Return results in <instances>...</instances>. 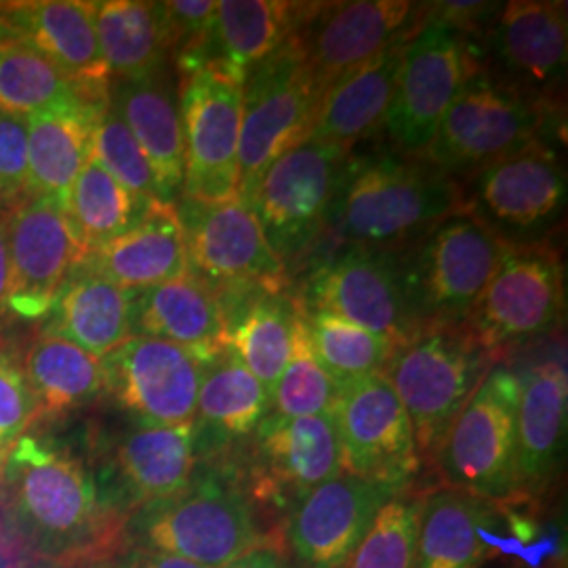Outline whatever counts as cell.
Instances as JSON below:
<instances>
[{"label":"cell","mask_w":568,"mask_h":568,"mask_svg":"<svg viewBox=\"0 0 568 568\" xmlns=\"http://www.w3.org/2000/svg\"><path fill=\"white\" fill-rule=\"evenodd\" d=\"M295 302V300H293ZM314 356L339 387L382 373L394 345L337 314L295 302Z\"/></svg>","instance_id":"ab89813d"},{"label":"cell","mask_w":568,"mask_h":568,"mask_svg":"<svg viewBox=\"0 0 568 568\" xmlns=\"http://www.w3.org/2000/svg\"><path fill=\"white\" fill-rule=\"evenodd\" d=\"M105 102H81L26 119L28 190L65 211L70 190L91 156L95 124Z\"/></svg>","instance_id":"f1b7e54d"},{"label":"cell","mask_w":568,"mask_h":568,"mask_svg":"<svg viewBox=\"0 0 568 568\" xmlns=\"http://www.w3.org/2000/svg\"><path fill=\"white\" fill-rule=\"evenodd\" d=\"M131 335L180 345L204 365L227 349L225 316L217 297L194 276L129 291Z\"/></svg>","instance_id":"cb8c5ba5"},{"label":"cell","mask_w":568,"mask_h":568,"mask_svg":"<svg viewBox=\"0 0 568 568\" xmlns=\"http://www.w3.org/2000/svg\"><path fill=\"white\" fill-rule=\"evenodd\" d=\"M7 239L11 265L7 307L18 318H42L61 284L82 264L84 251L60 206L34 196L9 211Z\"/></svg>","instance_id":"ffe728a7"},{"label":"cell","mask_w":568,"mask_h":568,"mask_svg":"<svg viewBox=\"0 0 568 568\" xmlns=\"http://www.w3.org/2000/svg\"><path fill=\"white\" fill-rule=\"evenodd\" d=\"M227 347L272 392L293 352L297 307L286 291H255L222 305Z\"/></svg>","instance_id":"e575fe53"},{"label":"cell","mask_w":568,"mask_h":568,"mask_svg":"<svg viewBox=\"0 0 568 568\" xmlns=\"http://www.w3.org/2000/svg\"><path fill=\"white\" fill-rule=\"evenodd\" d=\"M501 7V2H429L424 4V16L476 41V34L488 32Z\"/></svg>","instance_id":"7dc6e473"},{"label":"cell","mask_w":568,"mask_h":568,"mask_svg":"<svg viewBox=\"0 0 568 568\" xmlns=\"http://www.w3.org/2000/svg\"><path fill=\"white\" fill-rule=\"evenodd\" d=\"M20 41L18 34L7 26V21L0 18V42Z\"/></svg>","instance_id":"816d5d0a"},{"label":"cell","mask_w":568,"mask_h":568,"mask_svg":"<svg viewBox=\"0 0 568 568\" xmlns=\"http://www.w3.org/2000/svg\"><path fill=\"white\" fill-rule=\"evenodd\" d=\"M565 265L546 243L508 244L466 325L497 354L548 333L565 314Z\"/></svg>","instance_id":"7c38bea8"},{"label":"cell","mask_w":568,"mask_h":568,"mask_svg":"<svg viewBox=\"0 0 568 568\" xmlns=\"http://www.w3.org/2000/svg\"><path fill=\"white\" fill-rule=\"evenodd\" d=\"M508 243L469 211L432 227L400 251L406 295L419 325L466 323Z\"/></svg>","instance_id":"52a82bcc"},{"label":"cell","mask_w":568,"mask_h":568,"mask_svg":"<svg viewBox=\"0 0 568 568\" xmlns=\"http://www.w3.org/2000/svg\"><path fill=\"white\" fill-rule=\"evenodd\" d=\"M7 448H9V445L0 438V464H2V457H4V453H7Z\"/></svg>","instance_id":"f5cc1de1"},{"label":"cell","mask_w":568,"mask_h":568,"mask_svg":"<svg viewBox=\"0 0 568 568\" xmlns=\"http://www.w3.org/2000/svg\"><path fill=\"white\" fill-rule=\"evenodd\" d=\"M293 300L337 314L394 347L422 326L406 295L400 251L347 246L316 265Z\"/></svg>","instance_id":"5bb4252c"},{"label":"cell","mask_w":568,"mask_h":568,"mask_svg":"<svg viewBox=\"0 0 568 568\" xmlns=\"http://www.w3.org/2000/svg\"><path fill=\"white\" fill-rule=\"evenodd\" d=\"M185 175L182 196L227 201L239 196L243 82L199 63L180 70Z\"/></svg>","instance_id":"4fadbf2b"},{"label":"cell","mask_w":568,"mask_h":568,"mask_svg":"<svg viewBox=\"0 0 568 568\" xmlns=\"http://www.w3.org/2000/svg\"><path fill=\"white\" fill-rule=\"evenodd\" d=\"M114 568H204L183 560L180 556L164 554L156 549L135 548L131 549L126 556H122Z\"/></svg>","instance_id":"c3c4849f"},{"label":"cell","mask_w":568,"mask_h":568,"mask_svg":"<svg viewBox=\"0 0 568 568\" xmlns=\"http://www.w3.org/2000/svg\"><path fill=\"white\" fill-rule=\"evenodd\" d=\"M347 150L305 140L265 169L246 204L265 241L286 267L323 234L335 203Z\"/></svg>","instance_id":"8fae6325"},{"label":"cell","mask_w":568,"mask_h":568,"mask_svg":"<svg viewBox=\"0 0 568 568\" xmlns=\"http://www.w3.org/2000/svg\"><path fill=\"white\" fill-rule=\"evenodd\" d=\"M493 504L457 488L427 493L419 509L417 554L413 568H480L493 551L487 527Z\"/></svg>","instance_id":"1f68e13d"},{"label":"cell","mask_w":568,"mask_h":568,"mask_svg":"<svg viewBox=\"0 0 568 568\" xmlns=\"http://www.w3.org/2000/svg\"><path fill=\"white\" fill-rule=\"evenodd\" d=\"M133 537L138 548L173 554L204 568H224L267 544L253 497L222 471L192 478L175 497L140 509Z\"/></svg>","instance_id":"3957f363"},{"label":"cell","mask_w":568,"mask_h":568,"mask_svg":"<svg viewBox=\"0 0 568 568\" xmlns=\"http://www.w3.org/2000/svg\"><path fill=\"white\" fill-rule=\"evenodd\" d=\"M331 413L339 432L344 474L406 493L422 462L405 406L384 373L339 387Z\"/></svg>","instance_id":"e0dca14e"},{"label":"cell","mask_w":568,"mask_h":568,"mask_svg":"<svg viewBox=\"0 0 568 568\" xmlns=\"http://www.w3.org/2000/svg\"><path fill=\"white\" fill-rule=\"evenodd\" d=\"M405 490L342 474L288 511L284 535L297 568H344L379 508Z\"/></svg>","instance_id":"d6986e66"},{"label":"cell","mask_w":568,"mask_h":568,"mask_svg":"<svg viewBox=\"0 0 568 568\" xmlns=\"http://www.w3.org/2000/svg\"><path fill=\"white\" fill-rule=\"evenodd\" d=\"M270 415V394L227 347L201 368L196 400L199 429L220 440L248 438Z\"/></svg>","instance_id":"d590c367"},{"label":"cell","mask_w":568,"mask_h":568,"mask_svg":"<svg viewBox=\"0 0 568 568\" xmlns=\"http://www.w3.org/2000/svg\"><path fill=\"white\" fill-rule=\"evenodd\" d=\"M339 396V386L314 356L304 323L297 312L293 352L283 375L270 398V415L276 417H307L331 413Z\"/></svg>","instance_id":"60d3db41"},{"label":"cell","mask_w":568,"mask_h":568,"mask_svg":"<svg viewBox=\"0 0 568 568\" xmlns=\"http://www.w3.org/2000/svg\"><path fill=\"white\" fill-rule=\"evenodd\" d=\"M549 112V100L528 95L480 70L450 103L422 156L459 182V178H471L488 164L544 142Z\"/></svg>","instance_id":"5b68a950"},{"label":"cell","mask_w":568,"mask_h":568,"mask_svg":"<svg viewBox=\"0 0 568 568\" xmlns=\"http://www.w3.org/2000/svg\"><path fill=\"white\" fill-rule=\"evenodd\" d=\"M459 211H466L459 182L422 156L379 154L345 161L328 220L349 246L400 251Z\"/></svg>","instance_id":"6da1fadb"},{"label":"cell","mask_w":568,"mask_h":568,"mask_svg":"<svg viewBox=\"0 0 568 568\" xmlns=\"http://www.w3.org/2000/svg\"><path fill=\"white\" fill-rule=\"evenodd\" d=\"M485 70L499 81L548 100L565 79L568 21L565 2L511 0L487 32Z\"/></svg>","instance_id":"7402d4cb"},{"label":"cell","mask_w":568,"mask_h":568,"mask_svg":"<svg viewBox=\"0 0 568 568\" xmlns=\"http://www.w3.org/2000/svg\"><path fill=\"white\" fill-rule=\"evenodd\" d=\"M37 413L39 406L23 368L0 352V438L11 447L32 424Z\"/></svg>","instance_id":"f6af8a7d"},{"label":"cell","mask_w":568,"mask_h":568,"mask_svg":"<svg viewBox=\"0 0 568 568\" xmlns=\"http://www.w3.org/2000/svg\"><path fill=\"white\" fill-rule=\"evenodd\" d=\"M422 499L408 493L386 501L344 568H413Z\"/></svg>","instance_id":"b9f144b4"},{"label":"cell","mask_w":568,"mask_h":568,"mask_svg":"<svg viewBox=\"0 0 568 568\" xmlns=\"http://www.w3.org/2000/svg\"><path fill=\"white\" fill-rule=\"evenodd\" d=\"M91 156L133 196L150 203H164L156 175L140 143L135 142L133 133L110 103H105L102 116L95 124Z\"/></svg>","instance_id":"7bdbcfd3"},{"label":"cell","mask_w":568,"mask_h":568,"mask_svg":"<svg viewBox=\"0 0 568 568\" xmlns=\"http://www.w3.org/2000/svg\"><path fill=\"white\" fill-rule=\"evenodd\" d=\"M108 103L140 143L164 203H175L182 196L185 148L180 100L164 70L140 81H110Z\"/></svg>","instance_id":"d4e9b609"},{"label":"cell","mask_w":568,"mask_h":568,"mask_svg":"<svg viewBox=\"0 0 568 568\" xmlns=\"http://www.w3.org/2000/svg\"><path fill=\"white\" fill-rule=\"evenodd\" d=\"M253 438L255 497L262 501H274L291 511L307 493L344 474L333 413L307 417L267 415Z\"/></svg>","instance_id":"44dd1931"},{"label":"cell","mask_w":568,"mask_h":568,"mask_svg":"<svg viewBox=\"0 0 568 568\" xmlns=\"http://www.w3.org/2000/svg\"><path fill=\"white\" fill-rule=\"evenodd\" d=\"M21 368L42 413L81 408L105 389L102 358L53 335L28 347Z\"/></svg>","instance_id":"8d00e7d4"},{"label":"cell","mask_w":568,"mask_h":568,"mask_svg":"<svg viewBox=\"0 0 568 568\" xmlns=\"http://www.w3.org/2000/svg\"><path fill=\"white\" fill-rule=\"evenodd\" d=\"M568 377L562 358H548L520 377V493H541L558 474L567 445Z\"/></svg>","instance_id":"83f0119b"},{"label":"cell","mask_w":568,"mask_h":568,"mask_svg":"<svg viewBox=\"0 0 568 568\" xmlns=\"http://www.w3.org/2000/svg\"><path fill=\"white\" fill-rule=\"evenodd\" d=\"M520 375L493 365L471 394L436 457V466L457 488L488 504L520 497L518 474Z\"/></svg>","instance_id":"8992f818"},{"label":"cell","mask_w":568,"mask_h":568,"mask_svg":"<svg viewBox=\"0 0 568 568\" xmlns=\"http://www.w3.org/2000/svg\"><path fill=\"white\" fill-rule=\"evenodd\" d=\"M480 70L483 53L474 39L445 23L424 20L405 41L394 98L384 129L392 143L422 156L450 103Z\"/></svg>","instance_id":"9c48e42d"},{"label":"cell","mask_w":568,"mask_h":568,"mask_svg":"<svg viewBox=\"0 0 568 568\" xmlns=\"http://www.w3.org/2000/svg\"><path fill=\"white\" fill-rule=\"evenodd\" d=\"M39 568H70V567H60V565H49V567H39Z\"/></svg>","instance_id":"db71d44e"},{"label":"cell","mask_w":568,"mask_h":568,"mask_svg":"<svg viewBox=\"0 0 568 568\" xmlns=\"http://www.w3.org/2000/svg\"><path fill=\"white\" fill-rule=\"evenodd\" d=\"M105 389L143 426L196 419L201 361L180 345L131 335L102 358Z\"/></svg>","instance_id":"ac0fdd59"},{"label":"cell","mask_w":568,"mask_h":568,"mask_svg":"<svg viewBox=\"0 0 568 568\" xmlns=\"http://www.w3.org/2000/svg\"><path fill=\"white\" fill-rule=\"evenodd\" d=\"M406 39L389 44L377 58L347 72L326 89L307 140L349 152L354 143L365 140L384 124Z\"/></svg>","instance_id":"f546056e"},{"label":"cell","mask_w":568,"mask_h":568,"mask_svg":"<svg viewBox=\"0 0 568 568\" xmlns=\"http://www.w3.org/2000/svg\"><path fill=\"white\" fill-rule=\"evenodd\" d=\"M201 448L194 422L129 432L116 447V467L131 501L142 509L182 493L194 478Z\"/></svg>","instance_id":"4dcf8cb0"},{"label":"cell","mask_w":568,"mask_h":568,"mask_svg":"<svg viewBox=\"0 0 568 568\" xmlns=\"http://www.w3.org/2000/svg\"><path fill=\"white\" fill-rule=\"evenodd\" d=\"M304 2L222 0L211 37L201 53L178 61V68L209 63L244 84V79L291 39Z\"/></svg>","instance_id":"484cf974"},{"label":"cell","mask_w":568,"mask_h":568,"mask_svg":"<svg viewBox=\"0 0 568 568\" xmlns=\"http://www.w3.org/2000/svg\"><path fill=\"white\" fill-rule=\"evenodd\" d=\"M9 211L0 206V321L9 314V286H11V265H9V239H7Z\"/></svg>","instance_id":"f907efd6"},{"label":"cell","mask_w":568,"mask_h":568,"mask_svg":"<svg viewBox=\"0 0 568 568\" xmlns=\"http://www.w3.org/2000/svg\"><path fill=\"white\" fill-rule=\"evenodd\" d=\"M159 203V201H154ZM89 156L65 203V217L84 255L119 239L150 209Z\"/></svg>","instance_id":"74e56055"},{"label":"cell","mask_w":568,"mask_h":568,"mask_svg":"<svg viewBox=\"0 0 568 568\" xmlns=\"http://www.w3.org/2000/svg\"><path fill=\"white\" fill-rule=\"evenodd\" d=\"M493 361L466 323L422 325L392 349L382 373L405 406L422 466L436 464L448 429Z\"/></svg>","instance_id":"7a4b0ae2"},{"label":"cell","mask_w":568,"mask_h":568,"mask_svg":"<svg viewBox=\"0 0 568 568\" xmlns=\"http://www.w3.org/2000/svg\"><path fill=\"white\" fill-rule=\"evenodd\" d=\"M224 568H297L293 565V560L284 554L283 549L274 548L270 544L260 546V548L246 551L241 558H236L234 562L225 565Z\"/></svg>","instance_id":"681fc988"},{"label":"cell","mask_w":568,"mask_h":568,"mask_svg":"<svg viewBox=\"0 0 568 568\" xmlns=\"http://www.w3.org/2000/svg\"><path fill=\"white\" fill-rule=\"evenodd\" d=\"M0 18L51 61L65 79L98 100H108L110 72L93 26V2L20 0L0 2Z\"/></svg>","instance_id":"603a6c76"},{"label":"cell","mask_w":568,"mask_h":568,"mask_svg":"<svg viewBox=\"0 0 568 568\" xmlns=\"http://www.w3.org/2000/svg\"><path fill=\"white\" fill-rule=\"evenodd\" d=\"M2 483L18 525L34 546L68 556L98 539L102 504L74 457L20 436L2 457Z\"/></svg>","instance_id":"277c9868"},{"label":"cell","mask_w":568,"mask_h":568,"mask_svg":"<svg viewBox=\"0 0 568 568\" xmlns=\"http://www.w3.org/2000/svg\"><path fill=\"white\" fill-rule=\"evenodd\" d=\"M469 180L466 211L508 244L537 243L565 215L567 171L546 142L488 164Z\"/></svg>","instance_id":"9a60e30c"},{"label":"cell","mask_w":568,"mask_h":568,"mask_svg":"<svg viewBox=\"0 0 568 568\" xmlns=\"http://www.w3.org/2000/svg\"><path fill=\"white\" fill-rule=\"evenodd\" d=\"M323 95L325 89L293 39L244 79L239 145V199L244 203L265 169L310 138Z\"/></svg>","instance_id":"30bf717a"},{"label":"cell","mask_w":568,"mask_h":568,"mask_svg":"<svg viewBox=\"0 0 568 568\" xmlns=\"http://www.w3.org/2000/svg\"><path fill=\"white\" fill-rule=\"evenodd\" d=\"M28 190V124L0 112V201H13Z\"/></svg>","instance_id":"bcb514c9"},{"label":"cell","mask_w":568,"mask_h":568,"mask_svg":"<svg viewBox=\"0 0 568 568\" xmlns=\"http://www.w3.org/2000/svg\"><path fill=\"white\" fill-rule=\"evenodd\" d=\"M81 102H105L87 93L28 42H0V112L30 119Z\"/></svg>","instance_id":"f35d334b"},{"label":"cell","mask_w":568,"mask_h":568,"mask_svg":"<svg viewBox=\"0 0 568 568\" xmlns=\"http://www.w3.org/2000/svg\"><path fill=\"white\" fill-rule=\"evenodd\" d=\"M163 11L175 61L201 53L213 30L217 2L215 0H169L163 2Z\"/></svg>","instance_id":"ee69618b"},{"label":"cell","mask_w":568,"mask_h":568,"mask_svg":"<svg viewBox=\"0 0 568 568\" xmlns=\"http://www.w3.org/2000/svg\"><path fill=\"white\" fill-rule=\"evenodd\" d=\"M173 209L182 224L187 272L220 305L255 291H286L288 272L272 253L262 225L243 199L180 196Z\"/></svg>","instance_id":"ba28073f"},{"label":"cell","mask_w":568,"mask_h":568,"mask_svg":"<svg viewBox=\"0 0 568 568\" xmlns=\"http://www.w3.org/2000/svg\"><path fill=\"white\" fill-rule=\"evenodd\" d=\"M93 26L110 81L154 77L173 55L163 2H93Z\"/></svg>","instance_id":"d6a6232c"},{"label":"cell","mask_w":568,"mask_h":568,"mask_svg":"<svg viewBox=\"0 0 568 568\" xmlns=\"http://www.w3.org/2000/svg\"><path fill=\"white\" fill-rule=\"evenodd\" d=\"M417 7L424 4L405 0L304 2L291 39L326 93L344 74L406 39L422 23Z\"/></svg>","instance_id":"2e32d148"},{"label":"cell","mask_w":568,"mask_h":568,"mask_svg":"<svg viewBox=\"0 0 568 568\" xmlns=\"http://www.w3.org/2000/svg\"><path fill=\"white\" fill-rule=\"evenodd\" d=\"M47 335L61 337L103 358L131 337L129 291L77 267L49 310Z\"/></svg>","instance_id":"836d02e7"},{"label":"cell","mask_w":568,"mask_h":568,"mask_svg":"<svg viewBox=\"0 0 568 568\" xmlns=\"http://www.w3.org/2000/svg\"><path fill=\"white\" fill-rule=\"evenodd\" d=\"M79 267L126 291L171 283L190 274L182 224L173 204H150L138 224L87 253Z\"/></svg>","instance_id":"4316f807"}]
</instances>
